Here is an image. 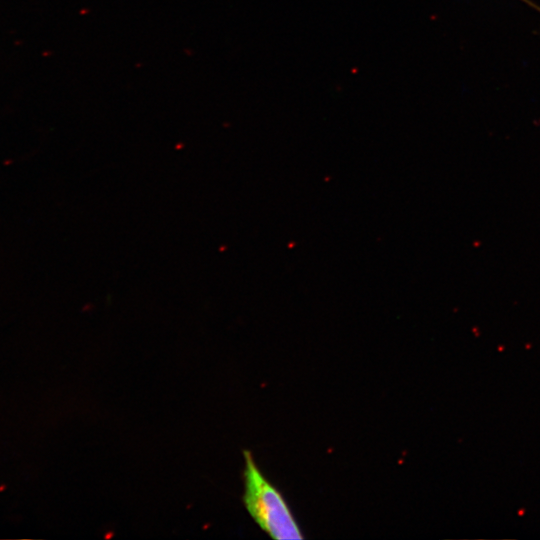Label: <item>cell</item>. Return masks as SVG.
Wrapping results in <instances>:
<instances>
[{
	"label": "cell",
	"mask_w": 540,
	"mask_h": 540,
	"mask_svg": "<svg viewBox=\"0 0 540 540\" xmlns=\"http://www.w3.org/2000/svg\"><path fill=\"white\" fill-rule=\"evenodd\" d=\"M244 505L260 526L274 539H303L287 503L264 477L249 451H244Z\"/></svg>",
	"instance_id": "1"
}]
</instances>
